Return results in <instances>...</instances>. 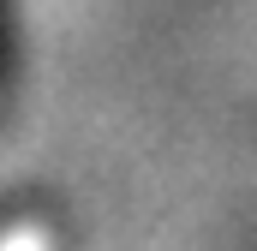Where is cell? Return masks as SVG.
Segmentation results:
<instances>
[{
  "mask_svg": "<svg viewBox=\"0 0 257 251\" xmlns=\"http://www.w3.org/2000/svg\"><path fill=\"white\" fill-rule=\"evenodd\" d=\"M12 66H18V36H12V0H0V102L12 90Z\"/></svg>",
  "mask_w": 257,
  "mask_h": 251,
  "instance_id": "1",
  "label": "cell"
}]
</instances>
